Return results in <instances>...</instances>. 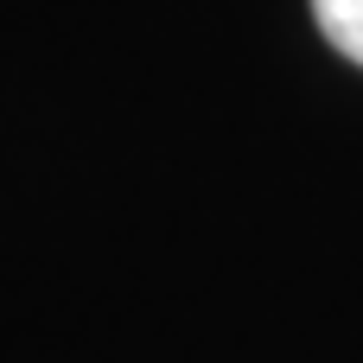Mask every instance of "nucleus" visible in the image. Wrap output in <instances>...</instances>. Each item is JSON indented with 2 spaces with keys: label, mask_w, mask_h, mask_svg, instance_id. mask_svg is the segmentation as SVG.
Segmentation results:
<instances>
[{
  "label": "nucleus",
  "mask_w": 363,
  "mask_h": 363,
  "mask_svg": "<svg viewBox=\"0 0 363 363\" xmlns=\"http://www.w3.org/2000/svg\"><path fill=\"white\" fill-rule=\"evenodd\" d=\"M313 13H319V26H325V38L363 64V0H313Z\"/></svg>",
  "instance_id": "f257e3e1"
}]
</instances>
